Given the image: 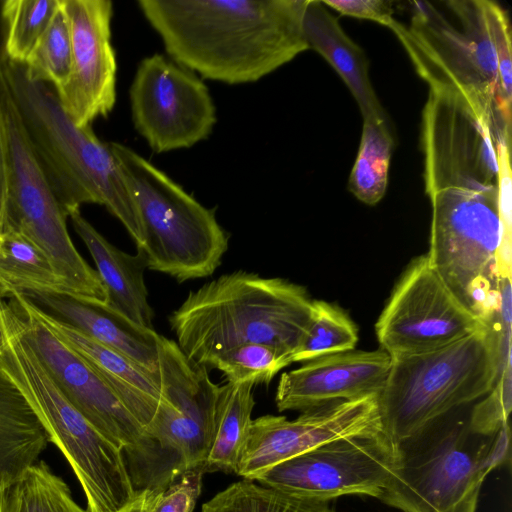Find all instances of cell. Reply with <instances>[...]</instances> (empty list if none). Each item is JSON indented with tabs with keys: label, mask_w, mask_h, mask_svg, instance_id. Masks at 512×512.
<instances>
[{
	"label": "cell",
	"mask_w": 512,
	"mask_h": 512,
	"mask_svg": "<svg viewBox=\"0 0 512 512\" xmlns=\"http://www.w3.org/2000/svg\"><path fill=\"white\" fill-rule=\"evenodd\" d=\"M8 150L3 116L0 108V235L6 228L8 198Z\"/></svg>",
	"instance_id": "39"
},
{
	"label": "cell",
	"mask_w": 512,
	"mask_h": 512,
	"mask_svg": "<svg viewBox=\"0 0 512 512\" xmlns=\"http://www.w3.org/2000/svg\"><path fill=\"white\" fill-rule=\"evenodd\" d=\"M13 305L22 316L28 341L66 398L123 451L135 490L154 492L167 487L169 483L154 442L114 391L38 319Z\"/></svg>",
	"instance_id": "10"
},
{
	"label": "cell",
	"mask_w": 512,
	"mask_h": 512,
	"mask_svg": "<svg viewBox=\"0 0 512 512\" xmlns=\"http://www.w3.org/2000/svg\"><path fill=\"white\" fill-rule=\"evenodd\" d=\"M0 512H90L43 460L14 476L0 477Z\"/></svg>",
	"instance_id": "27"
},
{
	"label": "cell",
	"mask_w": 512,
	"mask_h": 512,
	"mask_svg": "<svg viewBox=\"0 0 512 512\" xmlns=\"http://www.w3.org/2000/svg\"><path fill=\"white\" fill-rule=\"evenodd\" d=\"M382 431L379 394L306 410L294 420L264 415L251 422L235 474L254 481L272 466L325 442Z\"/></svg>",
	"instance_id": "17"
},
{
	"label": "cell",
	"mask_w": 512,
	"mask_h": 512,
	"mask_svg": "<svg viewBox=\"0 0 512 512\" xmlns=\"http://www.w3.org/2000/svg\"><path fill=\"white\" fill-rule=\"evenodd\" d=\"M129 96L134 127L155 153L189 148L206 139L216 123L204 82L160 54L139 63Z\"/></svg>",
	"instance_id": "16"
},
{
	"label": "cell",
	"mask_w": 512,
	"mask_h": 512,
	"mask_svg": "<svg viewBox=\"0 0 512 512\" xmlns=\"http://www.w3.org/2000/svg\"><path fill=\"white\" fill-rule=\"evenodd\" d=\"M511 362L497 324L432 351L391 357L379 394L383 432L395 444L486 396Z\"/></svg>",
	"instance_id": "6"
},
{
	"label": "cell",
	"mask_w": 512,
	"mask_h": 512,
	"mask_svg": "<svg viewBox=\"0 0 512 512\" xmlns=\"http://www.w3.org/2000/svg\"><path fill=\"white\" fill-rule=\"evenodd\" d=\"M7 342L0 368L16 384L75 473L90 512H123L138 493L123 451L66 398L28 341L15 306L0 301Z\"/></svg>",
	"instance_id": "5"
},
{
	"label": "cell",
	"mask_w": 512,
	"mask_h": 512,
	"mask_svg": "<svg viewBox=\"0 0 512 512\" xmlns=\"http://www.w3.org/2000/svg\"><path fill=\"white\" fill-rule=\"evenodd\" d=\"M71 63L69 24L60 5V9L24 65L34 78L50 83L58 89L67 81Z\"/></svg>",
	"instance_id": "33"
},
{
	"label": "cell",
	"mask_w": 512,
	"mask_h": 512,
	"mask_svg": "<svg viewBox=\"0 0 512 512\" xmlns=\"http://www.w3.org/2000/svg\"><path fill=\"white\" fill-rule=\"evenodd\" d=\"M252 383L219 385L214 429L204 472L236 473L239 455L248 435L255 405Z\"/></svg>",
	"instance_id": "26"
},
{
	"label": "cell",
	"mask_w": 512,
	"mask_h": 512,
	"mask_svg": "<svg viewBox=\"0 0 512 512\" xmlns=\"http://www.w3.org/2000/svg\"><path fill=\"white\" fill-rule=\"evenodd\" d=\"M358 328L338 305L313 300L309 326L291 356V362H306L319 357L354 350Z\"/></svg>",
	"instance_id": "31"
},
{
	"label": "cell",
	"mask_w": 512,
	"mask_h": 512,
	"mask_svg": "<svg viewBox=\"0 0 512 512\" xmlns=\"http://www.w3.org/2000/svg\"><path fill=\"white\" fill-rule=\"evenodd\" d=\"M490 26L498 57L499 77L502 92L508 102L512 101L511 29L506 11L493 1H487Z\"/></svg>",
	"instance_id": "36"
},
{
	"label": "cell",
	"mask_w": 512,
	"mask_h": 512,
	"mask_svg": "<svg viewBox=\"0 0 512 512\" xmlns=\"http://www.w3.org/2000/svg\"><path fill=\"white\" fill-rule=\"evenodd\" d=\"M109 147L136 204L147 268L178 282L212 275L228 250L229 236L204 207L133 149Z\"/></svg>",
	"instance_id": "7"
},
{
	"label": "cell",
	"mask_w": 512,
	"mask_h": 512,
	"mask_svg": "<svg viewBox=\"0 0 512 512\" xmlns=\"http://www.w3.org/2000/svg\"><path fill=\"white\" fill-rule=\"evenodd\" d=\"M0 71L34 154L67 217L83 204L104 206L137 247L144 237L128 184L109 147L91 126L79 127L56 88L34 78L24 64L4 57Z\"/></svg>",
	"instance_id": "2"
},
{
	"label": "cell",
	"mask_w": 512,
	"mask_h": 512,
	"mask_svg": "<svg viewBox=\"0 0 512 512\" xmlns=\"http://www.w3.org/2000/svg\"><path fill=\"white\" fill-rule=\"evenodd\" d=\"M7 342L6 328L4 319L0 310V352L5 348Z\"/></svg>",
	"instance_id": "41"
},
{
	"label": "cell",
	"mask_w": 512,
	"mask_h": 512,
	"mask_svg": "<svg viewBox=\"0 0 512 512\" xmlns=\"http://www.w3.org/2000/svg\"><path fill=\"white\" fill-rule=\"evenodd\" d=\"M60 5L61 0H2L5 58L24 64Z\"/></svg>",
	"instance_id": "30"
},
{
	"label": "cell",
	"mask_w": 512,
	"mask_h": 512,
	"mask_svg": "<svg viewBox=\"0 0 512 512\" xmlns=\"http://www.w3.org/2000/svg\"><path fill=\"white\" fill-rule=\"evenodd\" d=\"M510 426L509 422L499 428L492 436L486 456L483 460V470L488 475L493 469L510 464Z\"/></svg>",
	"instance_id": "38"
},
{
	"label": "cell",
	"mask_w": 512,
	"mask_h": 512,
	"mask_svg": "<svg viewBox=\"0 0 512 512\" xmlns=\"http://www.w3.org/2000/svg\"><path fill=\"white\" fill-rule=\"evenodd\" d=\"M511 401L510 362L500 373L492 390L473 407L469 416L471 431L483 436L494 435L501 426L508 423Z\"/></svg>",
	"instance_id": "34"
},
{
	"label": "cell",
	"mask_w": 512,
	"mask_h": 512,
	"mask_svg": "<svg viewBox=\"0 0 512 512\" xmlns=\"http://www.w3.org/2000/svg\"><path fill=\"white\" fill-rule=\"evenodd\" d=\"M28 292L70 295L47 254L20 230L6 227L0 235V297Z\"/></svg>",
	"instance_id": "25"
},
{
	"label": "cell",
	"mask_w": 512,
	"mask_h": 512,
	"mask_svg": "<svg viewBox=\"0 0 512 512\" xmlns=\"http://www.w3.org/2000/svg\"><path fill=\"white\" fill-rule=\"evenodd\" d=\"M69 24L70 75L56 89L62 107L79 127L107 117L116 102L117 62L111 43L112 2L61 0Z\"/></svg>",
	"instance_id": "18"
},
{
	"label": "cell",
	"mask_w": 512,
	"mask_h": 512,
	"mask_svg": "<svg viewBox=\"0 0 512 512\" xmlns=\"http://www.w3.org/2000/svg\"><path fill=\"white\" fill-rule=\"evenodd\" d=\"M1 4L2 0H0V63L4 59V25L1 14Z\"/></svg>",
	"instance_id": "42"
},
{
	"label": "cell",
	"mask_w": 512,
	"mask_h": 512,
	"mask_svg": "<svg viewBox=\"0 0 512 512\" xmlns=\"http://www.w3.org/2000/svg\"><path fill=\"white\" fill-rule=\"evenodd\" d=\"M75 232L88 249L105 288L106 305L134 323L153 329L154 312L144 282L147 268L144 253L135 255L112 245L79 211L69 215Z\"/></svg>",
	"instance_id": "22"
},
{
	"label": "cell",
	"mask_w": 512,
	"mask_h": 512,
	"mask_svg": "<svg viewBox=\"0 0 512 512\" xmlns=\"http://www.w3.org/2000/svg\"><path fill=\"white\" fill-rule=\"evenodd\" d=\"M312 314L313 299L304 286L237 270L190 291L169 323L186 356L207 367L246 343L272 345L292 356Z\"/></svg>",
	"instance_id": "3"
},
{
	"label": "cell",
	"mask_w": 512,
	"mask_h": 512,
	"mask_svg": "<svg viewBox=\"0 0 512 512\" xmlns=\"http://www.w3.org/2000/svg\"><path fill=\"white\" fill-rule=\"evenodd\" d=\"M425 192L444 189L497 193V141L459 94L429 91L422 112Z\"/></svg>",
	"instance_id": "14"
},
{
	"label": "cell",
	"mask_w": 512,
	"mask_h": 512,
	"mask_svg": "<svg viewBox=\"0 0 512 512\" xmlns=\"http://www.w3.org/2000/svg\"><path fill=\"white\" fill-rule=\"evenodd\" d=\"M203 467L184 471L166 488L152 492L148 512H193L202 488Z\"/></svg>",
	"instance_id": "35"
},
{
	"label": "cell",
	"mask_w": 512,
	"mask_h": 512,
	"mask_svg": "<svg viewBox=\"0 0 512 512\" xmlns=\"http://www.w3.org/2000/svg\"><path fill=\"white\" fill-rule=\"evenodd\" d=\"M201 512H335L328 502L317 501L256 484L232 483L204 503Z\"/></svg>",
	"instance_id": "29"
},
{
	"label": "cell",
	"mask_w": 512,
	"mask_h": 512,
	"mask_svg": "<svg viewBox=\"0 0 512 512\" xmlns=\"http://www.w3.org/2000/svg\"><path fill=\"white\" fill-rule=\"evenodd\" d=\"M50 437L16 384L0 368V477L39 460Z\"/></svg>",
	"instance_id": "24"
},
{
	"label": "cell",
	"mask_w": 512,
	"mask_h": 512,
	"mask_svg": "<svg viewBox=\"0 0 512 512\" xmlns=\"http://www.w3.org/2000/svg\"><path fill=\"white\" fill-rule=\"evenodd\" d=\"M393 149L386 120L363 121L358 154L352 167L348 189L361 202L377 204L385 195Z\"/></svg>",
	"instance_id": "28"
},
{
	"label": "cell",
	"mask_w": 512,
	"mask_h": 512,
	"mask_svg": "<svg viewBox=\"0 0 512 512\" xmlns=\"http://www.w3.org/2000/svg\"><path fill=\"white\" fill-rule=\"evenodd\" d=\"M390 365L391 356L381 348L354 349L306 361L280 376L275 395L277 409L306 411L380 394Z\"/></svg>",
	"instance_id": "19"
},
{
	"label": "cell",
	"mask_w": 512,
	"mask_h": 512,
	"mask_svg": "<svg viewBox=\"0 0 512 512\" xmlns=\"http://www.w3.org/2000/svg\"><path fill=\"white\" fill-rule=\"evenodd\" d=\"M432 217L430 264L463 301L481 277L499 279L496 269L503 226L498 192L444 189L429 196Z\"/></svg>",
	"instance_id": "15"
},
{
	"label": "cell",
	"mask_w": 512,
	"mask_h": 512,
	"mask_svg": "<svg viewBox=\"0 0 512 512\" xmlns=\"http://www.w3.org/2000/svg\"><path fill=\"white\" fill-rule=\"evenodd\" d=\"M303 35L308 48L318 52L339 74L355 98L363 121L386 120L372 87L363 50L348 37L320 0H307Z\"/></svg>",
	"instance_id": "23"
},
{
	"label": "cell",
	"mask_w": 512,
	"mask_h": 512,
	"mask_svg": "<svg viewBox=\"0 0 512 512\" xmlns=\"http://www.w3.org/2000/svg\"><path fill=\"white\" fill-rule=\"evenodd\" d=\"M307 0H139L171 60L230 85L256 82L306 51Z\"/></svg>",
	"instance_id": "1"
},
{
	"label": "cell",
	"mask_w": 512,
	"mask_h": 512,
	"mask_svg": "<svg viewBox=\"0 0 512 512\" xmlns=\"http://www.w3.org/2000/svg\"><path fill=\"white\" fill-rule=\"evenodd\" d=\"M456 411V410H455ZM451 412L397 443V462L378 499L402 512H476L492 436Z\"/></svg>",
	"instance_id": "8"
},
{
	"label": "cell",
	"mask_w": 512,
	"mask_h": 512,
	"mask_svg": "<svg viewBox=\"0 0 512 512\" xmlns=\"http://www.w3.org/2000/svg\"><path fill=\"white\" fill-rule=\"evenodd\" d=\"M397 462V445L382 431L333 439L255 478L260 485L317 501L344 495L379 498Z\"/></svg>",
	"instance_id": "13"
},
{
	"label": "cell",
	"mask_w": 512,
	"mask_h": 512,
	"mask_svg": "<svg viewBox=\"0 0 512 512\" xmlns=\"http://www.w3.org/2000/svg\"><path fill=\"white\" fill-rule=\"evenodd\" d=\"M491 327L447 285L427 254L403 271L376 324L380 348L391 357L420 354Z\"/></svg>",
	"instance_id": "12"
},
{
	"label": "cell",
	"mask_w": 512,
	"mask_h": 512,
	"mask_svg": "<svg viewBox=\"0 0 512 512\" xmlns=\"http://www.w3.org/2000/svg\"><path fill=\"white\" fill-rule=\"evenodd\" d=\"M291 363V355L277 347L246 343L216 356L207 368L221 371L229 383L256 385L270 383L280 370Z\"/></svg>",
	"instance_id": "32"
},
{
	"label": "cell",
	"mask_w": 512,
	"mask_h": 512,
	"mask_svg": "<svg viewBox=\"0 0 512 512\" xmlns=\"http://www.w3.org/2000/svg\"><path fill=\"white\" fill-rule=\"evenodd\" d=\"M22 294L93 340L158 373L159 334L154 329L134 323L106 304L83 301L65 293Z\"/></svg>",
	"instance_id": "21"
},
{
	"label": "cell",
	"mask_w": 512,
	"mask_h": 512,
	"mask_svg": "<svg viewBox=\"0 0 512 512\" xmlns=\"http://www.w3.org/2000/svg\"><path fill=\"white\" fill-rule=\"evenodd\" d=\"M0 108L9 168L6 227L20 230L47 254L71 296L105 304V288L70 238L67 215L34 154L1 71Z\"/></svg>",
	"instance_id": "9"
},
{
	"label": "cell",
	"mask_w": 512,
	"mask_h": 512,
	"mask_svg": "<svg viewBox=\"0 0 512 512\" xmlns=\"http://www.w3.org/2000/svg\"><path fill=\"white\" fill-rule=\"evenodd\" d=\"M149 490L139 491L135 500L123 512H148Z\"/></svg>",
	"instance_id": "40"
},
{
	"label": "cell",
	"mask_w": 512,
	"mask_h": 512,
	"mask_svg": "<svg viewBox=\"0 0 512 512\" xmlns=\"http://www.w3.org/2000/svg\"><path fill=\"white\" fill-rule=\"evenodd\" d=\"M325 6L341 15L377 22L387 28L395 21L392 1L384 0H324Z\"/></svg>",
	"instance_id": "37"
},
{
	"label": "cell",
	"mask_w": 512,
	"mask_h": 512,
	"mask_svg": "<svg viewBox=\"0 0 512 512\" xmlns=\"http://www.w3.org/2000/svg\"><path fill=\"white\" fill-rule=\"evenodd\" d=\"M161 403L146 432L167 477L203 467L210 451L219 385L207 367L186 356L176 341L158 338Z\"/></svg>",
	"instance_id": "11"
},
{
	"label": "cell",
	"mask_w": 512,
	"mask_h": 512,
	"mask_svg": "<svg viewBox=\"0 0 512 512\" xmlns=\"http://www.w3.org/2000/svg\"><path fill=\"white\" fill-rule=\"evenodd\" d=\"M408 26L397 36L429 91L459 94L492 131L511 145V103L502 92L487 0H448L437 7L411 2Z\"/></svg>",
	"instance_id": "4"
},
{
	"label": "cell",
	"mask_w": 512,
	"mask_h": 512,
	"mask_svg": "<svg viewBox=\"0 0 512 512\" xmlns=\"http://www.w3.org/2000/svg\"><path fill=\"white\" fill-rule=\"evenodd\" d=\"M11 301L20 310L32 314L81 356L147 430L161 403L158 373L150 372L127 356L93 340L70 324L44 311L22 293L12 294Z\"/></svg>",
	"instance_id": "20"
}]
</instances>
